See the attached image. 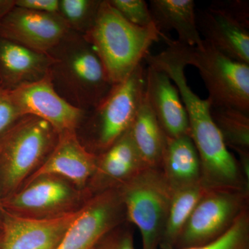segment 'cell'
<instances>
[{"instance_id": "cell-1", "label": "cell", "mask_w": 249, "mask_h": 249, "mask_svg": "<svg viewBox=\"0 0 249 249\" xmlns=\"http://www.w3.org/2000/svg\"><path fill=\"white\" fill-rule=\"evenodd\" d=\"M150 63L166 73L178 88L188 115L190 137L200 160L201 183L205 189L249 190V180L213 120L209 98L199 97L188 84L184 53L180 49L169 47L153 55Z\"/></svg>"}, {"instance_id": "cell-2", "label": "cell", "mask_w": 249, "mask_h": 249, "mask_svg": "<svg viewBox=\"0 0 249 249\" xmlns=\"http://www.w3.org/2000/svg\"><path fill=\"white\" fill-rule=\"evenodd\" d=\"M47 54L54 89L71 106L89 112L110 93L114 85L85 36L70 31Z\"/></svg>"}, {"instance_id": "cell-3", "label": "cell", "mask_w": 249, "mask_h": 249, "mask_svg": "<svg viewBox=\"0 0 249 249\" xmlns=\"http://www.w3.org/2000/svg\"><path fill=\"white\" fill-rule=\"evenodd\" d=\"M85 37L96 51L111 84L127 79L142 64L155 42L161 39L155 25L139 27L127 22L102 0L97 18Z\"/></svg>"}, {"instance_id": "cell-4", "label": "cell", "mask_w": 249, "mask_h": 249, "mask_svg": "<svg viewBox=\"0 0 249 249\" xmlns=\"http://www.w3.org/2000/svg\"><path fill=\"white\" fill-rule=\"evenodd\" d=\"M58 133L45 121L23 116L0 134L2 199L19 190L50 155Z\"/></svg>"}, {"instance_id": "cell-5", "label": "cell", "mask_w": 249, "mask_h": 249, "mask_svg": "<svg viewBox=\"0 0 249 249\" xmlns=\"http://www.w3.org/2000/svg\"><path fill=\"white\" fill-rule=\"evenodd\" d=\"M126 220L140 231L142 249H159L173 191L160 168H145L118 188Z\"/></svg>"}, {"instance_id": "cell-6", "label": "cell", "mask_w": 249, "mask_h": 249, "mask_svg": "<svg viewBox=\"0 0 249 249\" xmlns=\"http://www.w3.org/2000/svg\"><path fill=\"white\" fill-rule=\"evenodd\" d=\"M145 69L139 65L122 83L114 85L99 106L85 116L88 142L85 146L98 155L109 148L130 127L144 96Z\"/></svg>"}, {"instance_id": "cell-7", "label": "cell", "mask_w": 249, "mask_h": 249, "mask_svg": "<svg viewBox=\"0 0 249 249\" xmlns=\"http://www.w3.org/2000/svg\"><path fill=\"white\" fill-rule=\"evenodd\" d=\"M91 196L62 177L42 175L27 180L1 202L4 211L19 217L52 219L80 211Z\"/></svg>"}, {"instance_id": "cell-8", "label": "cell", "mask_w": 249, "mask_h": 249, "mask_svg": "<svg viewBox=\"0 0 249 249\" xmlns=\"http://www.w3.org/2000/svg\"><path fill=\"white\" fill-rule=\"evenodd\" d=\"M188 63L199 70L211 106L249 113L248 64L229 58L204 40L198 47H188Z\"/></svg>"}, {"instance_id": "cell-9", "label": "cell", "mask_w": 249, "mask_h": 249, "mask_svg": "<svg viewBox=\"0 0 249 249\" xmlns=\"http://www.w3.org/2000/svg\"><path fill=\"white\" fill-rule=\"evenodd\" d=\"M249 206V190L206 191L187 220L175 249L200 247L217 240Z\"/></svg>"}, {"instance_id": "cell-10", "label": "cell", "mask_w": 249, "mask_h": 249, "mask_svg": "<svg viewBox=\"0 0 249 249\" xmlns=\"http://www.w3.org/2000/svg\"><path fill=\"white\" fill-rule=\"evenodd\" d=\"M196 19L203 40L229 58L249 65L248 1H214L196 11Z\"/></svg>"}, {"instance_id": "cell-11", "label": "cell", "mask_w": 249, "mask_h": 249, "mask_svg": "<svg viewBox=\"0 0 249 249\" xmlns=\"http://www.w3.org/2000/svg\"><path fill=\"white\" fill-rule=\"evenodd\" d=\"M126 222L119 189L95 195L83 206L56 249H92L103 236Z\"/></svg>"}, {"instance_id": "cell-12", "label": "cell", "mask_w": 249, "mask_h": 249, "mask_svg": "<svg viewBox=\"0 0 249 249\" xmlns=\"http://www.w3.org/2000/svg\"><path fill=\"white\" fill-rule=\"evenodd\" d=\"M21 115H31L45 121L58 134L79 128L88 112L67 102L57 93L49 74L36 83L10 91Z\"/></svg>"}, {"instance_id": "cell-13", "label": "cell", "mask_w": 249, "mask_h": 249, "mask_svg": "<svg viewBox=\"0 0 249 249\" xmlns=\"http://www.w3.org/2000/svg\"><path fill=\"white\" fill-rule=\"evenodd\" d=\"M70 31L58 14L16 6L0 21V37L44 53L58 45Z\"/></svg>"}, {"instance_id": "cell-14", "label": "cell", "mask_w": 249, "mask_h": 249, "mask_svg": "<svg viewBox=\"0 0 249 249\" xmlns=\"http://www.w3.org/2000/svg\"><path fill=\"white\" fill-rule=\"evenodd\" d=\"M81 210L41 219L19 217L4 210L0 249H56Z\"/></svg>"}, {"instance_id": "cell-15", "label": "cell", "mask_w": 249, "mask_h": 249, "mask_svg": "<svg viewBox=\"0 0 249 249\" xmlns=\"http://www.w3.org/2000/svg\"><path fill=\"white\" fill-rule=\"evenodd\" d=\"M97 160L98 155L82 143L76 131H66L58 134L53 150L27 180L42 175H58L71 181L79 189L88 190Z\"/></svg>"}, {"instance_id": "cell-16", "label": "cell", "mask_w": 249, "mask_h": 249, "mask_svg": "<svg viewBox=\"0 0 249 249\" xmlns=\"http://www.w3.org/2000/svg\"><path fill=\"white\" fill-rule=\"evenodd\" d=\"M145 168L129 129L106 151L98 155L96 168L87 189L92 196L118 189Z\"/></svg>"}, {"instance_id": "cell-17", "label": "cell", "mask_w": 249, "mask_h": 249, "mask_svg": "<svg viewBox=\"0 0 249 249\" xmlns=\"http://www.w3.org/2000/svg\"><path fill=\"white\" fill-rule=\"evenodd\" d=\"M145 92L154 114L168 138L190 136L186 108L176 85L164 72L147 65Z\"/></svg>"}, {"instance_id": "cell-18", "label": "cell", "mask_w": 249, "mask_h": 249, "mask_svg": "<svg viewBox=\"0 0 249 249\" xmlns=\"http://www.w3.org/2000/svg\"><path fill=\"white\" fill-rule=\"evenodd\" d=\"M52 59L41 53L0 37V88L12 91L36 83L49 74Z\"/></svg>"}, {"instance_id": "cell-19", "label": "cell", "mask_w": 249, "mask_h": 249, "mask_svg": "<svg viewBox=\"0 0 249 249\" xmlns=\"http://www.w3.org/2000/svg\"><path fill=\"white\" fill-rule=\"evenodd\" d=\"M149 7L161 39L174 30L180 43L194 47L201 45L203 39L196 25L193 0H150Z\"/></svg>"}, {"instance_id": "cell-20", "label": "cell", "mask_w": 249, "mask_h": 249, "mask_svg": "<svg viewBox=\"0 0 249 249\" xmlns=\"http://www.w3.org/2000/svg\"><path fill=\"white\" fill-rule=\"evenodd\" d=\"M160 169L173 191L201 182L200 160L190 136L167 137Z\"/></svg>"}, {"instance_id": "cell-21", "label": "cell", "mask_w": 249, "mask_h": 249, "mask_svg": "<svg viewBox=\"0 0 249 249\" xmlns=\"http://www.w3.org/2000/svg\"><path fill=\"white\" fill-rule=\"evenodd\" d=\"M129 132L145 166L160 168L167 137L154 114L145 89Z\"/></svg>"}, {"instance_id": "cell-22", "label": "cell", "mask_w": 249, "mask_h": 249, "mask_svg": "<svg viewBox=\"0 0 249 249\" xmlns=\"http://www.w3.org/2000/svg\"><path fill=\"white\" fill-rule=\"evenodd\" d=\"M206 190L201 183L173 191L160 249H175L185 224Z\"/></svg>"}, {"instance_id": "cell-23", "label": "cell", "mask_w": 249, "mask_h": 249, "mask_svg": "<svg viewBox=\"0 0 249 249\" xmlns=\"http://www.w3.org/2000/svg\"><path fill=\"white\" fill-rule=\"evenodd\" d=\"M211 114L228 148L237 155L249 153V113L234 107L211 106Z\"/></svg>"}, {"instance_id": "cell-24", "label": "cell", "mask_w": 249, "mask_h": 249, "mask_svg": "<svg viewBox=\"0 0 249 249\" xmlns=\"http://www.w3.org/2000/svg\"><path fill=\"white\" fill-rule=\"evenodd\" d=\"M102 0H59L58 14L70 31L86 36L91 30Z\"/></svg>"}, {"instance_id": "cell-25", "label": "cell", "mask_w": 249, "mask_h": 249, "mask_svg": "<svg viewBox=\"0 0 249 249\" xmlns=\"http://www.w3.org/2000/svg\"><path fill=\"white\" fill-rule=\"evenodd\" d=\"M186 249H249V209L244 211L231 228L217 240Z\"/></svg>"}, {"instance_id": "cell-26", "label": "cell", "mask_w": 249, "mask_h": 249, "mask_svg": "<svg viewBox=\"0 0 249 249\" xmlns=\"http://www.w3.org/2000/svg\"><path fill=\"white\" fill-rule=\"evenodd\" d=\"M127 22L139 27L155 25L149 4L145 0H108Z\"/></svg>"}, {"instance_id": "cell-27", "label": "cell", "mask_w": 249, "mask_h": 249, "mask_svg": "<svg viewBox=\"0 0 249 249\" xmlns=\"http://www.w3.org/2000/svg\"><path fill=\"white\" fill-rule=\"evenodd\" d=\"M92 249H134L132 224L126 222L103 236Z\"/></svg>"}, {"instance_id": "cell-28", "label": "cell", "mask_w": 249, "mask_h": 249, "mask_svg": "<svg viewBox=\"0 0 249 249\" xmlns=\"http://www.w3.org/2000/svg\"><path fill=\"white\" fill-rule=\"evenodd\" d=\"M22 117L11 98L10 91L0 88V134Z\"/></svg>"}, {"instance_id": "cell-29", "label": "cell", "mask_w": 249, "mask_h": 249, "mask_svg": "<svg viewBox=\"0 0 249 249\" xmlns=\"http://www.w3.org/2000/svg\"><path fill=\"white\" fill-rule=\"evenodd\" d=\"M15 6L36 12L58 14L59 0H15Z\"/></svg>"}, {"instance_id": "cell-30", "label": "cell", "mask_w": 249, "mask_h": 249, "mask_svg": "<svg viewBox=\"0 0 249 249\" xmlns=\"http://www.w3.org/2000/svg\"><path fill=\"white\" fill-rule=\"evenodd\" d=\"M15 6V0H0V21Z\"/></svg>"}, {"instance_id": "cell-31", "label": "cell", "mask_w": 249, "mask_h": 249, "mask_svg": "<svg viewBox=\"0 0 249 249\" xmlns=\"http://www.w3.org/2000/svg\"><path fill=\"white\" fill-rule=\"evenodd\" d=\"M2 197H1V192H0V232L1 230V225H2L3 214H4V209L2 206Z\"/></svg>"}, {"instance_id": "cell-32", "label": "cell", "mask_w": 249, "mask_h": 249, "mask_svg": "<svg viewBox=\"0 0 249 249\" xmlns=\"http://www.w3.org/2000/svg\"><path fill=\"white\" fill-rule=\"evenodd\" d=\"M1 232H0V247H1Z\"/></svg>"}]
</instances>
